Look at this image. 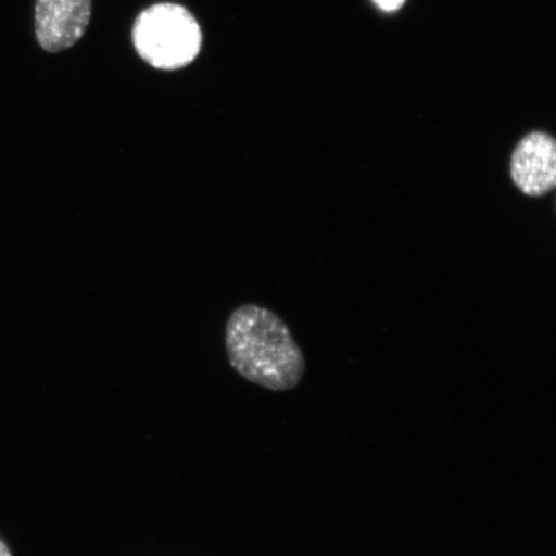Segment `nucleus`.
Returning a JSON list of instances; mask_svg holds the SVG:
<instances>
[{"label":"nucleus","mask_w":556,"mask_h":556,"mask_svg":"<svg viewBox=\"0 0 556 556\" xmlns=\"http://www.w3.org/2000/svg\"><path fill=\"white\" fill-rule=\"evenodd\" d=\"M225 344L235 371L269 391H290L304 377V354L288 325L261 305L243 304L231 313Z\"/></svg>","instance_id":"nucleus-1"},{"label":"nucleus","mask_w":556,"mask_h":556,"mask_svg":"<svg viewBox=\"0 0 556 556\" xmlns=\"http://www.w3.org/2000/svg\"><path fill=\"white\" fill-rule=\"evenodd\" d=\"M131 35L139 58L163 72L191 65L203 46L198 20L176 3H157L139 13Z\"/></svg>","instance_id":"nucleus-2"},{"label":"nucleus","mask_w":556,"mask_h":556,"mask_svg":"<svg viewBox=\"0 0 556 556\" xmlns=\"http://www.w3.org/2000/svg\"><path fill=\"white\" fill-rule=\"evenodd\" d=\"M510 178L528 198H542L556 187V141L544 130L521 137L511 152Z\"/></svg>","instance_id":"nucleus-3"},{"label":"nucleus","mask_w":556,"mask_h":556,"mask_svg":"<svg viewBox=\"0 0 556 556\" xmlns=\"http://www.w3.org/2000/svg\"><path fill=\"white\" fill-rule=\"evenodd\" d=\"M90 16L92 0H37L35 37L46 52H64L86 34Z\"/></svg>","instance_id":"nucleus-4"},{"label":"nucleus","mask_w":556,"mask_h":556,"mask_svg":"<svg viewBox=\"0 0 556 556\" xmlns=\"http://www.w3.org/2000/svg\"><path fill=\"white\" fill-rule=\"evenodd\" d=\"M375 3L384 11H397L405 3V0H375Z\"/></svg>","instance_id":"nucleus-5"},{"label":"nucleus","mask_w":556,"mask_h":556,"mask_svg":"<svg viewBox=\"0 0 556 556\" xmlns=\"http://www.w3.org/2000/svg\"><path fill=\"white\" fill-rule=\"evenodd\" d=\"M0 556H12L10 548L7 547L2 540H0Z\"/></svg>","instance_id":"nucleus-6"}]
</instances>
